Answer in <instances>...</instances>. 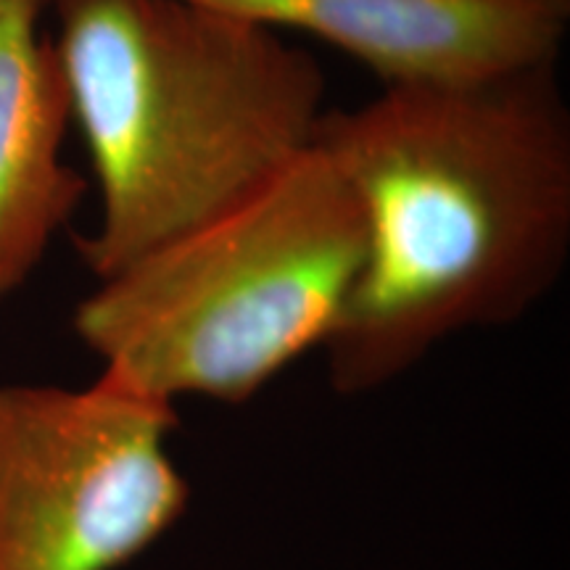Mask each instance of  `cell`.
Wrapping results in <instances>:
<instances>
[{"mask_svg":"<svg viewBox=\"0 0 570 570\" xmlns=\"http://www.w3.org/2000/svg\"><path fill=\"white\" fill-rule=\"evenodd\" d=\"M560 61L462 85H391L327 109L315 142L360 196L367 254L320 352L356 396L441 341L523 320L570 256Z\"/></svg>","mask_w":570,"mask_h":570,"instance_id":"cell-1","label":"cell"},{"mask_svg":"<svg viewBox=\"0 0 570 570\" xmlns=\"http://www.w3.org/2000/svg\"><path fill=\"white\" fill-rule=\"evenodd\" d=\"M71 125L101 194L98 281L312 148L327 80L283 32L190 0H51Z\"/></svg>","mask_w":570,"mask_h":570,"instance_id":"cell-2","label":"cell"},{"mask_svg":"<svg viewBox=\"0 0 570 570\" xmlns=\"http://www.w3.org/2000/svg\"><path fill=\"white\" fill-rule=\"evenodd\" d=\"M367 254L352 183L317 146L240 202L98 281L75 333L104 373L175 404H246L320 348Z\"/></svg>","mask_w":570,"mask_h":570,"instance_id":"cell-3","label":"cell"},{"mask_svg":"<svg viewBox=\"0 0 570 570\" xmlns=\"http://www.w3.org/2000/svg\"><path fill=\"white\" fill-rule=\"evenodd\" d=\"M175 404L101 373L0 386V570H117L185 515Z\"/></svg>","mask_w":570,"mask_h":570,"instance_id":"cell-4","label":"cell"},{"mask_svg":"<svg viewBox=\"0 0 570 570\" xmlns=\"http://www.w3.org/2000/svg\"><path fill=\"white\" fill-rule=\"evenodd\" d=\"M302 32L391 85H462L560 61L570 0H190Z\"/></svg>","mask_w":570,"mask_h":570,"instance_id":"cell-5","label":"cell"},{"mask_svg":"<svg viewBox=\"0 0 570 570\" xmlns=\"http://www.w3.org/2000/svg\"><path fill=\"white\" fill-rule=\"evenodd\" d=\"M48 9L0 0V298L30 281L88 194L61 156L71 117Z\"/></svg>","mask_w":570,"mask_h":570,"instance_id":"cell-6","label":"cell"}]
</instances>
